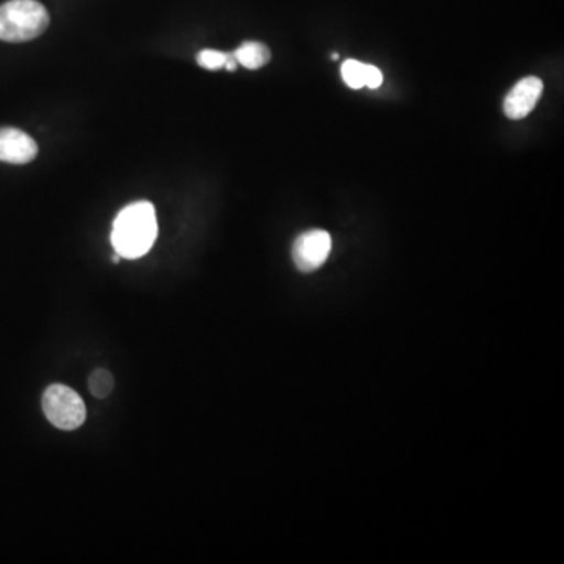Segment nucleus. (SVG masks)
<instances>
[{
	"mask_svg": "<svg viewBox=\"0 0 564 564\" xmlns=\"http://www.w3.org/2000/svg\"><path fill=\"white\" fill-rule=\"evenodd\" d=\"M366 63L358 61H347L343 65V77L345 84L352 90H361L366 87Z\"/></svg>",
	"mask_w": 564,
	"mask_h": 564,
	"instance_id": "obj_8",
	"label": "nucleus"
},
{
	"mask_svg": "<svg viewBox=\"0 0 564 564\" xmlns=\"http://www.w3.org/2000/svg\"><path fill=\"white\" fill-rule=\"evenodd\" d=\"M232 54L237 63L247 69H261L272 61V52L265 44L258 43V41H247Z\"/></svg>",
	"mask_w": 564,
	"mask_h": 564,
	"instance_id": "obj_7",
	"label": "nucleus"
},
{
	"mask_svg": "<svg viewBox=\"0 0 564 564\" xmlns=\"http://www.w3.org/2000/svg\"><path fill=\"white\" fill-rule=\"evenodd\" d=\"M50 11L36 0H10L0 6V40L24 43L50 28Z\"/></svg>",
	"mask_w": 564,
	"mask_h": 564,
	"instance_id": "obj_2",
	"label": "nucleus"
},
{
	"mask_svg": "<svg viewBox=\"0 0 564 564\" xmlns=\"http://www.w3.org/2000/svg\"><path fill=\"white\" fill-rule=\"evenodd\" d=\"M544 84L538 77H524L514 85L513 90L508 93L503 102V111L510 120H522L527 115L532 113L541 96H543Z\"/></svg>",
	"mask_w": 564,
	"mask_h": 564,
	"instance_id": "obj_5",
	"label": "nucleus"
},
{
	"mask_svg": "<svg viewBox=\"0 0 564 564\" xmlns=\"http://www.w3.org/2000/svg\"><path fill=\"white\" fill-rule=\"evenodd\" d=\"M383 84V73L373 65H367L366 69V87L370 90H377Z\"/></svg>",
	"mask_w": 564,
	"mask_h": 564,
	"instance_id": "obj_11",
	"label": "nucleus"
},
{
	"mask_svg": "<svg viewBox=\"0 0 564 564\" xmlns=\"http://www.w3.org/2000/svg\"><path fill=\"white\" fill-rule=\"evenodd\" d=\"M39 154V144L20 129H0V162L25 165Z\"/></svg>",
	"mask_w": 564,
	"mask_h": 564,
	"instance_id": "obj_6",
	"label": "nucleus"
},
{
	"mask_svg": "<svg viewBox=\"0 0 564 564\" xmlns=\"http://www.w3.org/2000/svg\"><path fill=\"white\" fill-rule=\"evenodd\" d=\"M228 57L229 54H225V52L206 50L199 52L196 62H198V65L204 69L218 70L225 68Z\"/></svg>",
	"mask_w": 564,
	"mask_h": 564,
	"instance_id": "obj_10",
	"label": "nucleus"
},
{
	"mask_svg": "<svg viewBox=\"0 0 564 564\" xmlns=\"http://www.w3.org/2000/svg\"><path fill=\"white\" fill-rule=\"evenodd\" d=\"M158 239V218L151 203L129 204L118 214L111 231V245L124 259L143 258Z\"/></svg>",
	"mask_w": 564,
	"mask_h": 564,
	"instance_id": "obj_1",
	"label": "nucleus"
},
{
	"mask_svg": "<svg viewBox=\"0 0 564 564\" xmlns=\"http://www.w3.org/2000/svg\"><path fill=\"white\" fill-rule=\"evenodd\" d=\"M237 66H239V63H237L236 57H234V54H229L228 61H226L225 68L228 70H236Z\"/></svg>",
	"mask_w": 564,
	"mask_h": 564,
	"instance_id": "obj_12",
	"label": "nucleus"
},
{
	"mask_svg": "<svg viewBox=\"0 0 564 564\" xmlns=\"http://www.w3.org/2000/svg\"><path fill=\"white\" fill-rule=\"evenodd\" d=\"M332 248L333 240L328 232L323 229H311L293 242V263L300 272L313 273L329 258Z\"/></svg>",
	"mask_w": 564,
	"mask_h": 564,
	"instance_id": "obj_4",
	"label": "nucleus"
},
{
	"mask_svg": "<svg viewBox=\"0 0 564 564\" xmlns=\"http://www.w3.org/2000/svg\"><path fill=\"white\" fill-rule=\"evenodd\" d=\"M43 411L52 425L66 432L79 429L87 419V408L79 393L63 384H52L46 389Z\"/></svg>",
	"mask_w": 564,
	"mask_h": 564,
	"instance_id": "obj_3",
	"label": "nucleus"
},
{
	"mask_svg": "<svg viewBox=\"0 0 564 564\" xmlns=\"http://www.w3.org/2000/svg\"><path fill=\"white\" fill-rule=\"evenodd\" d=\"M115 388V380L109 370L99 369L91 373L88 389L96 399H107Z\"/></svg>",
	"mask_w": 564,
	"mask_h": 564,
	"instance_id": "obj_9",
	"label": "nucleus"
}]
</instances>
